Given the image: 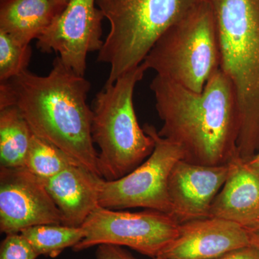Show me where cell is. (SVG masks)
Wrapping results in <instances>:
<instances>
[{"instance_id": "obj_1", "label": "cell", "mask_w": 259, "mask_h": 259, "mask_svg": "<svg viewBox=\"0 0 259 259\" xmlns=\"http://www.w3.org/2000/svg\"><path fill=\"white\" fill-rule=\"evenodd\" d=\"M163 122L158 136L178 145L183 160L222 166L238 156L239 116L236 94L221 69L202 93L156 75L150 84Z\"/></svg>"}, {"instance_id": "obj_2", "label": "cell", "mask_w": 259, "mask_h": 259, "mask_svg": "<svg viewBox=\"0 0 259 259\" xmlns=\"http://www.w3.org/2000/svg\"><path fill=\"white\" fill-rule=\"evenodd\" d=\"M90 89V81L58 56L47 76L26 70L1 82L0 109L18 107L34 135L101 177L92 136L93 110L87 103Z\"/></svg>"}, {"instance_id": "obj_3", "label": "cell", "mask_w": 259, "mask_h": 259, "mask_svg": "<svg viewBox=\"0 0 259 259\" xmlns=\"http://www.w3.org/2000/svg\"><path fill=\"white\" fill-rule=\"evenodd\" d=\"M221 53L220 69L233 85L238 116V154L259 151V0H210Z\"/></svg>"}, {"instance_id": "obj_4", "label": "cell", "mask_w": 259, "mask_h": 259, "mask_svg": "<svg viewBox=\"0 0 259 259\" xmlns=\"http://www.w3.org/2000/svg\"><path fill=\"white\" fill-rule=\"evenodd\" d=\"M147 70L142 63L105 85L94 99L92 136L100 149L99 171L105 180L125 176L154 150V140L141 128L134 105L135 88Z\"/></svg>"}, {"instance_id": "obj_5", "label": "cell", "mask_w": 259, "mask_h": 259, "mask_svg": "<svg viewBox=\"0 0 259 259\" xmlns=\"http://www.w3.org/2000/svg\"><path fill=\"white\" fill-rule=\"evenodd\" d=\"M204 0H97L110 25L97 61L110 65L105 85L142 64L159 37Z\"/></svg>"}, {"instance_id": "obj_6", "label": "cell", "mask_w": 259, "mask_h": 259, "mask_svg": "<svg viewBox=\"0 0 259 259\" xmlns=\"http://www.w3.org/2000/svg\"><path fill=\"white\" fill-rule=\"evenodd\" d=\"M143 63L158 76L202 93L221 66L215 15L210 0H204L168 28Z\"/></svg>"}, {"instance_id": "obj_7", "label": "cell", "mask_w": 259, "mask_h": 259, "mask_svg": "<svg viewBox=\"0 0 259 259\" xmlns=\"http://www.w3.org/2000/svg\"><path fill=\"white\" fill-rule=\"evenodd\" d=\"M145 132L154 140L155 147L146 161L118 180L100 182L99 204L111 209L144 207L171 214L168 177L177 162L183 159L178 145L158 136L156 127L145 124Z\"/></svg>"}, {"instance_id": "obj_8", "label": "cell", "mask_w": 259, "mask_h": 259, "mask_svg": "<svg viewBox=\"0 0 259 259\" xmlns=\"http://www.w3.org/2000/svg\"><path fill=\"white\" fill-rule=\"evenodd\" d=\"M180 225L171 214L158 211L121 212L98 206L83 223L84 237L72 249L113 245L157 258L176 238Z\"/></svg>"}, {"instance_id": "obj_9", "label": "cell", "mask_w": 259, "mask_h": 259, "mask_svg": "<svg viewBox=\"0 0 259 259\" xmlns=\"http://www.w3.org/2000/svg\"><path fill=\"white\" fill-rule=\"evenodd\" d=\"M97 0H70L37 38V49L56 52L67 67L84 76L88 54L101 50L102 21L105 15Z\"/></svg>"}, {"instance_id": "obj_10", "label": "cell", "mask_w": 259, "mask_h": 259, "mask_svg": "<svg viewBox=\"0 0 259 259\" xmlns=\"http://www.w3.org/2000/svg\"><path fill=\"white\" fill-rule=\"evenodd\" d=\"M44 224H62V216L41 179L25 167H0L1 233H19Z\"/></svg>"}, {"instance_id": "obj_11", "label": "cell", "mask_w": 259, "mask_h": 259, "mask_svg": "<svg viewBox=\"0 0 259 259\" xmlns=\"http://www.w3.org/2000/svg\"><path fill=\"white\" fill-rule=\"evenodd\" d=\"M229 173V163L204 166L182 159L172 168L168 182L171 215L181 224L209 218L211 206Z\"/></svg>"}, {"instance_id": "obj_12", "label": "cell", "mask_w": 259, "mask_h": 259, "mask_svg": "<svg viewBox=\"0 0 259 259\" xmlns=\"http://www.w3.org/2000/svg\"><path fill=\"white\" fill-rule=\"evenodd\" d=\"M249 245L245 227L221 218H202L181 223L178 235L157 258L214 259Z\"/></svg>"}, {"instance_id": "obj_13", "label": "cell", "mask_w": 259, "mask_h": 259, "mask_svg": "<svg viewBox=\"0 0 259 259\" xmlns=\"http://www.w3.org/2000/svg\"><path fill=\"white\" fill-rule=\"evenodd\" d=\"M209 218H218L249 228L259 223V168L236 156L211 206Z\"/></svg>"}, {"instance_id": "obj_14", "label": "cell", "mask_w": 259, "mask_h": 259, "mask_svg": "<svg viewBox=\"0 0 259 259\" xmlns=\"http://www.w3.org/2000/svg\"><path fill=\"white\" fill-rule=\"evenodd\" d=\"M102 177L82 165L69 166L59 175L41 180L62 216V224L81 227L97 208Z\"/></svg>"}, {"instance_id": "obj_15", "label": "cell", "mask_w": 259, "mask_h": 259, "mask_svg": "<svg viewBox=\"0 0 259 259\" xmlns=\"http://www.w3.org/2000/svg\"><path fill=\"white\" fill-rule=\"evenodd\" d=\"M56 17L50 0H0V30L30 44Z\"/></svg>"}, {"instance_id": "obj_16", "label": "cell", "mask_w": 259, "mask_h": 259, "mask_svg": "<svg viewBox=\"0 0 259 259\" xmlns=\"http://www.w3.org/2000/svg\"><path fill=\"white\" fill-rule=\"evenodd\" d=\"M32 136L33 133L18 107L0 109L1 167H24Z\"/></svg>"}, {"instance_id": "obj_17", "label": "cell", "mask_w": 259, "mask_h": 259, "mask_svg": "<svg viewBox=\"0 0 259 259\" xmlns=\"http://www.w3.org/2000/svg\"><path fill=\"white\" fill-rule=\"evenodd\" d=\"M37 255L56 258L68 248H74L84 237L82 227L44 224L20 232Z\"/></svg>"}, {"instance_id": "obj_18", "label": "cell", "mask_w": 259, "mask_h": 259, "mask_svg": "<svg viewBox=\"0 0 259 259\" xmlns=\"http://www.w3.org/2000/svg\"><path fill=\"white\" fill-rule=\"evenodd\" d=\"M76 164L80 163L57 146L33 134L24 166L32 175L47 180Z\"/></svg>"}, {"instance_id": "obj_19", "label": "cell", "mask_w": 259, "mask_h": 259, "mask_svg": "<svg viewBox=\"0 0 259 259\" xmlns=\"http://www.w3.org/2000/svg\"><path fill=\"white\" fill-rule=\"evenodd\" d=\"M32 56L30 44H23L0 30V81H9L26 71Z\"/></svg>"}, {"instance_id": "obj_20", "label": "cell", "mask_w": 259, "mask_h": 259, "mask_svg": "<svg viewBox=\"0 0 259 259\" xmlns=\"http://www.w3.org/2000/svg\"><path fill=\"white\" fill-rule=\"evenodd\" d=\"M35 250L21 233H11L0 245V259H38Z\"/></svg>"}, {"instance_id": "obj_21", "label": "cell", "mask_w": 259, "mask_h": 259, "mask_svg": "<svg viewBox=\"0 0 259 259\" xmlns=\"http://www.w3.org/2000/svg\"><path fill=\"white\" fill-rule=\"evenodd\" d=\"M96 259H138L121 246L100 245L97 246Z\"/></svg>"}, {"instance_id": "obj_22", "label": "cell", "mask_w": 259, "mask_h": 259, "mask_svg": "<svg viewBox=\"0 0 259 259\" xmlns=\"http://www.w3.org/2000/svg\"><path fill=\"white\" fill-rule=\"evenodd\" d=\"M214 259H259V249L250 244L231 250Z\"/></svg>"}, {"instance_id": "obj_23", "label": "cell", "mask_w": 259, "mask_h": 259, "mask_svg": "<svg viewBox=\"0 0 259 259\" xmlns=\"http://www.w3.org/2000/svg\"><path fill=\"white\" fill-rule=\"evenodd\" d=\"M249 233L250 244L259 249V223L249 228H246Z\"/></svg>"}, {"instance_id": "obj_24", "label": "cell", "mask_w": 259, "mask_h": 259, "mask_svg": "<svg viewBox=\"0 0 259 259\" xmlns=\"http://www.w3.org/2000/svg\"><path fill=\"white\" fill-rule=\"evenodd\" d=\"M50 1L57 16L65 9L70 0H50Z\"/></svg>"}, {"instance_id": "obj_25", "label": "cell", "mask_w": 259, "mask_h": 259, "mask_svg": "<svg viewBox=\"0 0 259 259\" xmlns=\"http://www.w3.org/2000/svg\"><path fill=\"white\" fill-rule=\"evenodd\" d=\"M250 164L253 165V166L259 168V151L256 153V155L252 158L249 161Z\"/></svg>"}, {"instance_id": "obj_26", "label": "cell", "mask_w": 259, "mask_h": 259, "mask_svg": "<svg viewBox=\"0 0 259 259\" xmlns=\"http://www.w3.org/2000/svg\"><path fill=\"white\" fill-rule=\"evenodd\" d=\"M153 259H163V258H153Z\"/></svg>"}]
</instances>
